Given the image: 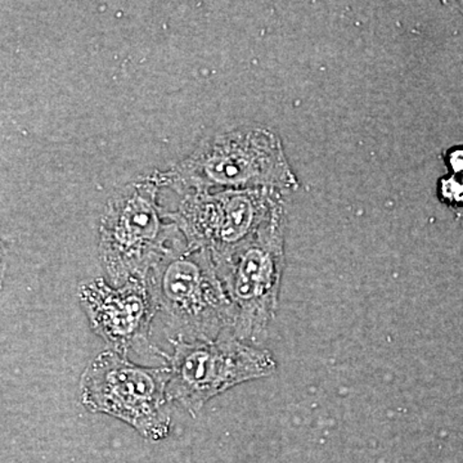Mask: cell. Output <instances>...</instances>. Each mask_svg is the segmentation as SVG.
Returning <instances> with one entry per match:
<instances>
[{
    "label": "cell",
    "mask_w": 463,
    "mask_h": 463,
    "mask_svg": "<svg viewBox=\"0 0 463 463\" xmlns=\"http://www.w3.org/2000/svg\"><path fill=\"white\" fill-rule=\"evenodd\" d=\"M458 210H459V209H458ZM461 210H463V209H461Z\"/></svg>",
    "instance_id": "12"
},
{
    "label": "cell",
    "mask_w": 463,
    "mask_h": 463,
    "mask_svg": "<svg viewBox=\"0 0 463 463\" xmlns=\"http://www.w3.org/2000/svg\"><path fill=\"white\" fill-rule=\"evenodd\" d=\"M438 196L453 210L463 209V176L448 174L438 183Z\"/></svg>",
    "instance_id": "9"
},
{
    "label": "cell",
    "mask_w": 463,
    "mask_h": 463,
    "mask_svg": "<svg viewBox=\"0 0 463 463\" xmlns=\"http://www.w3.org/2000/svg\"><path fill=\"white\" fill-rule=\"evenodd\" d=\"M158 315L178 340L212 341L233 336L236 310L206 250L174 249L148 273Z\"/></svg>",
    "instance_id": "3"
},
{
    "label": "cell",
    "mask_w": 463,
    "mask_h": 463,
    "mask_svg": "<svg viewBox=\"0 0 463 463\" xmlns=\"http://www.w3.org/2000/svg\"><path fill=\"white\" fill-rule=\"evenodd\" d=\"M455 213H456L457 218H458L459 221H461L462 224H463V210H461V209L455 210Z\"/></svg>",
    "instance_id": "11"
},
{
    "label": "cell",
    "mask_w": 463,
    "mask_h": 463,
    "mask_svg": "<svg viewBox=\"0 0 463 463\" xmlns=\"http://www.w3.org/2000/svg\"><path fill=\"white\" fill-rule=\"evenodd\" d=\"M288 194L273 190H194L179 194L175 212L188 248L206 250L221 263L251 242L286 212Z\"/></svg>",
    "instance_id": "4"
},
{
    "label": "cell",
    "mask_w": 463,
    "mask_h": 463,
    "mask_svg": "<svg viewBox=\"0 0 463 463\" xmlns=\"http://www.w3.org/2000/svg\"><path fill=\"white\" fill-rule=\"evenodd\" d=\"M163 188L156 170L128 183L106 203L99 251L112 285L147 279L161 259L187 242L160 205Z\"/></svg>",
    "instance_id": "2"
},
{
    "label": "cell",
    "mask_w": 463,
    "mask_h": 463,
    "mask_svg": "<svg viewBox=\"0 0 463 463\" xmlns=\"http://www.w3.org/2000/svg\"><path fill=\"white\" fill-rule=\"evenodd\" d=\"M79 300L91 330L114 352L127 356L129 350L147 344L151 323L158 315L147 279L121 286L109 285L100 277L90 279L79 288Z\"/></svg>",
    "instance_id": "8"
},
{
    "label": "cell",
    "mask_w": 463,
    "mask_h": 463,
    "mask_svg": "<svg viewBox=\"0 0 463 463\" xmlns=\"http://www.w3.org/2000/svg\"><path fill=\"white\" fill-rule=\"evenodd\" d=\"M164 188L176 194L203 190L298 191L279 136L263 125L234 128L203 139L187 157L160 172Z\"/></svg>",
    "instance_id": "1"
},
{
    "label": "cell",
    "mask_w": 463,
    "mask_h": 463,
    "mask_svg": "<svg viewBox=\"0 0 463 463\" xmlns=\"http://www.w3.org/2000/svg\"><path fill=\"white\" fill-rule=\"evenodd\" d=\"M172 355L160 353L170 368L167 397L192 414L216 395L246 381L269 376L277 364L272 353L232 335L212 341H173Z\"/></svg>",
    "instance_id": "6"
},
{
    "label": "cell",
    "mask_w": 463,
    "mask_h": 463,
    "mask_svg": "<svg viewBox=\"0 0 463 463\" xmlns=\"http://www.w3.org/2000/svg\"><path fill=\"white\" fill-rule=\"evenodd\" d=\"M446 164L450 174L463 176V146L450 148L447 152Z\"/></svg>",
    "instance_id": "10"
},
{
    "label": "cell",
    "mask_w": 463,
    "mask_h": 463,
    "mask_svg": "<svg viewBox=\"0 0 463 463\" xmlns=\"http://www.w3.org/2000/svg\"><path fill=\"white\" fill-rule=\"evenodd\" d=\"M286 216L282 213L251 242L215 264L236 310L233 336L249 341L272 321L285 270Z\"/></svg>",
    "instance_id": "7"
},
{
    "label": "cell",
    "mask_w": 463,
    "mask_h": 463,
    "mask_svg": "<svg viewBox=\"0 0 463 463\" xmlns=\"http://www.w3.org/2000/svg\"><path fill=\"white\" fill-rule=\"evenodd\" d=\"M170 376L167 365L143 367L114 350H106L81 374V403L90 412L127 422L149 440H163L172 426L167 397Z\"/></svg>",
    "instance_id": "5"
}]
</instances>
